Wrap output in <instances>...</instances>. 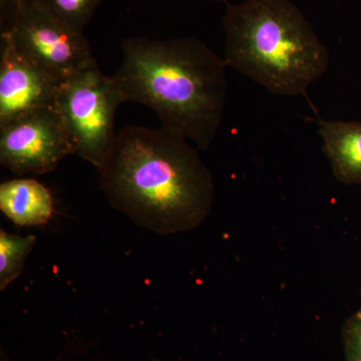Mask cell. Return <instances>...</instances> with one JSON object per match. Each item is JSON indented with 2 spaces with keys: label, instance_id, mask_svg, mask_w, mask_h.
<instances>
[{
  "label": "cell",
  "instance_id": "cell-12",
  "mask_svg": "<svg viewBox=\"0 0 361 361\" xmlns=\"http://www.w3.org/2000/svg\"><path fill=\"white\" fill-rule=\"evenodd\" d=\"M344 360L361 361V305L342 327Z\"/></svg>",
  "mask_w": 361,
  "mask_h": 361
},
{
  "label": "cell",
  "instance_id": "cell-2",
  "mask_svg": "<svg viewBox=\"0 0 361 361\" xmlns=\"http://www.w3.org/2000/svg\"><path fill=\"white\" fill-rule=\"evenodd\" d=\"M123 59L113 78L123 101L148 106L161 127L193 142L212 145L224 118V59L197 37L123 39Z\"/></svg>",
  "mask_w": 361,
  "mask_h": 361
},
{
  "label": "cell",
  "instance_id": "cell-4",
  "mask_svg": "<svg viewBox=\"0 0 361 361\" xmlns=\"http://www.w3.org/2000/svg\"><path fill=\"white\" fill-rule=\"evenodd\" d=\"M123 103L116 80L99 70L97 61L59 85L54 106L73 140L75 154L97 169L115 141L116 114Z\"/></svg>",
  "mask_w": 361,
  "mask_h": 361
},
{
  "label": "cell",
  "instance_id": "cell-11",
  "mask_svg": "<svg viewBox=\"0 0 361 361\" xmlns=\"http://www.w3.org/2000/svg\"><path fill=\"white\" fill-rule=\"evenodd\" d=\"M52 16L84 32L104 0H35Z\"/></svg>",
  "mask_w": 361,
  "mask_h": 361
},
{
  "label": "cell",
  "instance_id": "cell-3",
  "mask_svg": "<svg viewBox=\"0 0 361 361\" xmlns=\"http://www.w3.org/2000/svg\"><path fill=\"white\" fill-rule=\"evenodd\" d=\"M226 6V66L281 97L305 94L326 73L329 49L291 0Z\"/></svg>",
  "mask_w": 361,
  "mask_h": 361
},
{
  "label": "cell",
  "instance_id": "cell-1",
  "mask_svg": "<svg viewBox=\"0 0 361 361\" xmlns=\"http://www.w3.org/2000/svg\"><path fill=\"white\" fill-rule=\"evenodd\" d=\"M97 171L111 207L156 234L191 231L212 210V173L189 140L165 128L118 130Z\"/></svg>",
  "mask_w": 361,
  "mask_h": 361
},
{
  "label": "cell",
  "instance_id": "cell-6",
  "mask_svg": "<svg viewBox=\"0 0 361 361\" xmlns=\"http://www.w3.org/2000/svg\"><path fill=\"white\" fill-rule=\"evenodd\" d=\"M71 154L75 145L54 106L0 125V163L14 174H47Z\"/></svg>",
  "mask_w": 361,
  "mask_h": 361
},
{
  "label": "cell",
  "instance_id": "cell-7",
  "mask_svg": "<svg viewBox=\"0 0 361 361\" xmlns=\"http://www.w3.org/2000/svg\"><path fill=\"white\" fill-rule=\"evenodd\" d=\"M61 82L23 56L1 32L0 125L54 106Z\"/></svg>",
  "mask_w": 361,
  "mask_h": 361
},
{
  "label": "cell",
  "instance_id": "cell-5",
  "mask_svg": "<svg viewBox=\"0 0 361 361\" xmlns=\"http://www.w3.org/2000/svg\"><path fill=\"white\" fill-rule=\"evenodd\" d=\"M8 18L2 32L23 56L61 82L96 61L84 32L35 2Z\"/></svg>",
  "mask_w": 361,
  "mask_h": 361
},
{
  "label": "cell",
  "instance_id": "cell-14",
  "mask_svg": "<svg viewBox=\"0 0 361 361\" xmlns=\"http://www.w3.org/2000/svg\"><path fill=\"white\" fill-rule=\"evenodd\" d=\"M215 1L224 2L225 4H228V0H215Z\"/></svg>",
  "mask_w": 361,
  "mask_h": 361
},
{
  "label": "cell",
  "instance_id": "cell-10",
  "mask_svg": "<svg viewBox=\"0 0 361 361\" xmlns=\"http://www.w3.org/2000/svg\"><path fill=\"white\" fill-rule=\"evenodd\" d=\"M35 241L33 235L23 237L0 230V290L20 276Z\"/></svg>",
  "mask_w": 361,
  "mask_h": 361
},
{
  "label": "cell",
  "instance_id": "cell-15",
  "mask_svg": "<svg viewBox=\"0 0 361 361\" xmlns=\"http://www.w3.org/2000/svg\"><path fill=\"white\" fill-rule=\"evenodd\" d=\"M157 361H158V360H157Z\"/></svg>",
  "mask_w": 361,
  "mask_h": 361
},
{
  "label": "cell",
  "instance_id": "cell-9",
  "mask_svg": "<svg viewBox=\"0 0 361 361\" xmlns=\"http://www.w3.org/2000/svg\"><path fill=\"white\" fill-rule=\"evenodd\" d=\"M0 210L20 227L44 225L54 214V198L39 180H7L0 185Z\"/></svg>",
  "mask_w": 361,
  "mask_h": 361
},
{
  "label": "cell",
  "instance_id": "cell-8",
  "mask_svg": "<svg viewBox=\"0 0 361 361\" xmlns=\"http://www.w3.org/2000/svg\"><path fill=\"white\" fill-rule=\"evenodd\" d=\"M322 151L336 180L345 185H361V122H318Z\"/></svg>",
  "mask_w": 361,
  "mask_h": 361
},
{
  "label": "cell",
  "instance_id": "cell-13",
  "mask_svg": "<svg viewBox=\"0 0 361 361\" xmlns=\"http://www.w3.org/2000/svg\"><path fill=\"white\" fill-rule=\"evenodd\" d=\"M33 1L35 0H0L1 8L9 9L11 14H13L14 11H18V9L23 8V7L28 6V4H32Z\"/></svg>",
  "mask_w": 361,
  "mask_h": 361
}]
</instances>
